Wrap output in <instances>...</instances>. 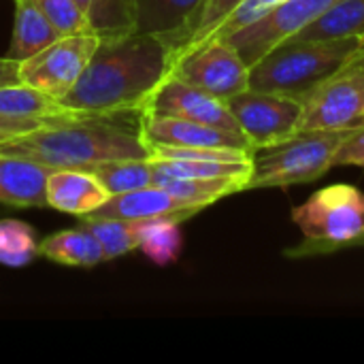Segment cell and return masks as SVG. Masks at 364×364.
I'll use <instances>...</instances> for the list:
<instances>
[{
  "mask_svg": "<svg viewBox=\"0 0 364 364\" xmlns=\"http://www.w3.org/2000/svg\"><path fill=\"white\" fill-rule=\"evenodd\" d=\"M363 47V38H286L250 66V87L305 98L341 70Z\"/></svg>",
  "mask_w": 364,
  "mask_h": 364,
  "instance_id": "3957f363",
  "label": "cell"
},
{
  "mask_svg": "<svg viewBox=\"0 0 364 364\" xmlns=\"http://www.w3.org/2000/svg\"><path fill=\"white\" fill-rule=\"evenodd\" d=\"M38 254L55 264L77 269H92L105 262L102 247L83 224L45 237L38 245Z\"/></svg>",
  "mask_w": 364,
  "mask_h": 364,
  "instance_id": "ac0fdd59",
  "label": "cell"
},
{
  "mask_svg": "<svg viewBox=\"0 0 364 364\" xmlns=\"http://www.w3.org/2000/svg\"><path fill=\"white\" fill-rule=\"evenodd\" d=\"M290 38L328 41V38H363L364 41V0H337L316 21Z\"/></svg>",
  "mask_w": 364,
  "mask_h": 364,
  "instance_id": "ffe728a7",
  "label": "cell"
},
{
  "mask_svg": "<svg viewBox=\"0 0 364 364\" xmlns=\"http://www.w3.org/2000/svg\"><path fill=\"white\" fill-rule=\"evenodd\" d=\"M333 166H363L364 168V124L350 130L339 145Z\"/></svg>",
  "mask_w": 364,
  "mask_h": 364,
  "instance_id": "f546056e",
  "label": "cell"
},
{
  "mask_svg": "<svg viewBox=\"0 0 364 364\" xmlns=\"http://www.w3.org/2000/svg\"><path fill=\"white\" fill-rule=\"evenodd\" d=\"M205 207L173 196L164 188L151 183L141 190L113 194L96 211L85 218H117V220H149V218H175L179 222L190 220Z\"/></svg>",
  "mask_w": 364,
  "mask_h": 364,
  "instance_id": "4fadbf2b",
  "label": "cell"
},
{
  "mask_svg": "<svg viewBox=\"0 0 364 364\" xmlns=\"http://www.w3.org/2000/svg\"><path fill=\"white\" fill-rule=\"evenodd\" d=\"M109 196L98 177L85 168H53L45 183L47 207L77 218L90 215L107 203Z\"/></svg>",
  "mask_w": 364,
  "mask_h": 364,
  "instance_id": "9a60e30c",
  "label": "cell"
},
{
  "mask_svg": "<svg viewBox=\"0 0 364 364\" xmlns=\"http://www.w3.org/2000/svg\"><path fill=\"white\" fill-rule=\"evenodd\" d=\"M105 254V262L139 250V220L117 218H81Z\"/></svg>",
  "mask_w": 364,
  "mask_h": 364,
  "instance_id": "603a6c76",
  "label": "cell"
},
{
  "mask_svg": "<svg viewBox=\"0 0 364 364\" xmlns=\"http://www.w3.org/2000/svg\"><path fill=\"white\" fill-rule=\"evenodd\" d=\"M75 2H77V4H79V6H81V9H83V11H85V13H87V11H90V6H92V2H94V0H75Z\"/></svg>",
  "mask_w": 364,
  "mask_h": 364,
  "instance_id": "836d02e7",
  "label": "cell"
},
{
  "mask_svg": "<svg viewBox=\"0 0 364 364\" xmlns=\"http://www.w3.org/2000/svg\"><path fill=\"white\" fill-rule=\"evenodd\" d=\"M363 45H364V41H363Z\"/></svg>",
  "mask_w": 364,
  "mask_h": 364,
  "instance_id": "d590c367",
  "label": "cell"
},
{
  "mask_svg": "<svg viewBox=\"0 0 364 364\" xmlns=\"http://www.w3.org/2000/svg\"><path fill=\"white\" fill-rule=\"evenodd\" d=\"M203 0H134V32L162 38L175 53L190 41Z\"/></svg>",
  "mask_w": 364,
  "mask_h": 364,
  "instance_id": "5bb4252c",
  "label": "cell"
},
{
  "mask_svg": "<svg viewBox=\"0 0 364 364\" xmlns=\"http://www.w3.org/2000/svg\"><path fill=\"white\" fill-rule=\"evenodd\" d=\"M301 130H354L364 124V68L348 62L305 98Z\"/></svg>",
  "mask_w": 364,
  "mask_h": 364,
  "instance_id": "9c48e42d",
  "label": "cell"
},
{
  "mask_svg": "<svg viewBox=\"0 0 364 364\" xmlns=\"http://www.w3.org/2000/svg\"><path fill=\"white\" fill-rule=\"evenodd\" d=\"M143 111L183 117V119L200 122L207 126L241 132L230 109H228V105H226V100H222V98H218V96H213V94L196 87V85H190L171 73L154 90V94L149 96Z\"/></svg>",
  "mask_w": 364,
  "mask_h": 364,
  "instance_id": "7c38bea8",
  "label": "cell"
},
{
  "mask_svg": "<svg viewBox=\"0 0 364 364\" xmlns=\"http://www.w3.org/2000/svg\"><path fill=\"white\" fill-rule=\"evenodd\" d=\"M13 83H21L19 81V62L9 60L4 55V58H0V87L13 85Z\"/></svg>",
  "mask_w": 364,
  "mask_h": 364,
  "instance_id": "1f68e13d",
  "label": "cell"
},
{
  "mask_svg": "<svg viewBox=\"0 0 364 364\" xmlns=\"http://www.w3.org/2000/svg\"><path fill=\"white\" fill-rule=\"evenodd\" d=\"M252 151L282 143L303 126L305 105L296 96L247 87L226 100Z\"/></svg>",
  "mask_w": 364,
  "mask_h": 364,
  "instance_id": "8992f818",
  "label": "cell"
},
{
  "mask_svg": "<svg viewBox=\"0 0 364 364\" xmlns=\"http://www.w3.org/2000/svg\"><path fill=\"white\" fill-rule=\"evenodd\" d=\"M49 122H45V119H17V117H2L0 115V143H4V141H9L13 136L34 132V130H38V128H43Z\"/></svg>",
  "mask_w": 364,
  "mask_h": 364,
  "instance_id": "4dcf8cb0",
  "label": "cell"
},
{
  "mask_svg": "<svg viewBox=\"0 0 364 364\" xmlns=\"http://www.w3.org/2000/svg\"><path fill=\"white\" fill-rule=\"evenodd\" d=\"M284 0H243L222 23H220V28L211 34V36H220V38H224V36H228V34H232V32H237V30H241V28H245V26H250V23H254L256 19H260V17H264L267 13H271L275 6H279ZM209 36V38H211Z\"/></svg>",
  "mask_w": 364,
  "mask_h": 364,
  "instance_id": "f1b7e54d",
  "label": "cell"
},
{
  "mask_svg": "<svg viewBox=\"0 0 364 364\" xmlns=\"http://www.w3.org/2000/svg\"><path fill=\"white\" fill-rule=\"evenodd\" d=\"M171 75L222 100L250 87L247 62L226 38L220 36H211L179 51L173 58Z\"/></svg>",
  "mask_w": 364,
  "mask_h": 364,
  "instance_id": "52a82bcc",
  "label": "cell"
},
{
  "mask_svg": "<svg viewBox=\"0 0 364 364\" xmlns=\"http://www.w3.org/2000/svg\"><path fill=\"white\" fill-rule=\"evenodd\" d=\"M139 134L147 147L164 145V147H207V149L252 151L247 139L241 132L207 126L183 117L160 115L151 111L139 113Z\"/></svg>",
  "mask_w": 364,
  "mask_h": 364,
  "instance_id": "8fae6325",
  "label": "cell"
},
{
  "mask_svg": "<svg viewBox=\"0 0 364 364\" xmlns=\"http://www.w3.org/2000/svg\"><path fill=\"white\" fill-rule=\"evenodd\" d=\"M51 171L28 158L0 154V203L9 207H47L45 183Z\"/></svg>",
  "mask_w": 364,
  "mask_h": 364,
  "instance_id": "2e32d148",
  "label": "cell"
},
{
  "mask_svg": "<svg viewBox=\"0 0 364 364\" xmlns=\"http://www.w3.org/2000/svg\"><path fill=\"white\" fill-rule=\"evenodd\" d=\"M350 247H364V235L363 237H358V239H356V241H354Z\"/></svg>",
  "mask_w": 364,
  "mask_h": 364,
  "instance_id": "e575fe53",
  "label": "cell"
},
{
  "mask_svg": "<svg viewBox=\"0 0 364 364\" xmlns=\"http://www.w3.org/2000/svg\"><path fill=\"white\" fill-rule=\"evenodd\" d=\"M98 41L94 32L60 36L32 58L19 62V81L60 102L77 85Z\"/></svg>",
  "mask_w": 364,
  "mask_h": 364,
  "instance_id": "ba28073f",
  "label": "cell"
},
{
  "mask_svg": "<svg viewBox=\"0 0 364 364\" xmlns=\"http://www.w3.org/2000/svg\"><path fill=\"white\" fill-rule=\"evenodd\" d=\"M34 2L62 36L94 32L87 13L75 0H34Z\"/></svg>",
  "mask_w": 364,
  "mask_h": 364,
  "instance_id": "4316f807",
  "label": "cell"
},
{
  "mask_svg": "<svg viewBox=\"0 0 364 364\" xmlns=\"http://www.w3.org/2000/svg\"><path fill=\"white\" fill-rule=\"evenodd\" d=\"M175 51L158 36L128 32L100 38L77 85L60 100L75 115L141 113L171 73Z\"/></svg>",
  "mask_w": 364,
  "mask_h": 364,
  "instance_id": "6da1fadb",
  "label": "cell"
},
{
  "mask_svg": "<svg viewBox=\"0 0 364 364\" xmlns=\"http://www.w3.org/2000/svg\"><path fill=\"white\" fill-rule=\"evenodd\" d=\"M181 222L175 218L139 220V250L158 267L177 262L183 250Z\"/></svg>",
  "mask_w": 364,
  "mask_h": 364,
  "instance_id": "7402d4cb",
  "label": "cell"
},
{
  "mask_svg": "<svg viewBox=\"0 0 364 364\" xmlns=\"http://www.w3.org/2000/svg\"><path fill=\"white\" fill-rule=\"evenodd\" d=\"M0 115L17 119H60L73 117L75 113L62 107L55 98L38 92L26 83H13L0 87Z\"/></svg>",
  "mask_w": 364,
  "mask_h": 364,
  "instance_id": "44dd1931",
  "label": "cell"
},
{
  "mask_svg": "<svg viewBox=\"0 0 364 364\" xmlns=\"http://www.w3.org/2000/svg\"><path fill=\"white\" fill-rule=\"evenodd\" d=\"M87 17L98 38L134 32V0H94Z\"/></svg>",
  "mask_w": 364,
  "mask_h": 364,
  "instance_id": "484cf974",
  "label": "cell"
},
{
  "mask_svg": "<svg viewBox=\"0 0 364 364\" xmlns=\"http://www.w3.org/2000/svg\"><path fill=\"white\" fill-rule=\"evenodd\" d=\"M292 222L305 241L286 256L305 258L346 250L364 235V192L350 183L326 186L292 209Z\"/></svg>",
  "mask_w": 364,
  "mask_h": 364,
  "instance_id": "277c9868",
  "label": "cell"
},
{
  "mask_svg": "<svg viewBox=\"0 0 364 364\" xmlns=\"http://www.w3.org/2000/svg\"><path fill=\"white\" fill-rule=\"evenodd\" d=\"M350 62H352V64H356V66H360V68H364V45L360 47V51H358Z\"/></svg>",
  "mask_w": 364,
  "mask_h": 364,
  "instance_id": "d6a6232c",
  "label": "cell"
},
{
  "mask_svg": "<svg viewBox=\"0 0 364 364\" xmlns=\"http://www.w3.org/2000/svg\"><path fill=\"white\" fill-rule=\"evenodd\" d=\"M154 183L164 188L173 196H179V198L190 200V203H196V205H200L205 209L209 205L230 196V194H239V192L245 190V183L239 181V179H226V177H218V179L179 177V175H171V173L158 168L156 164H154Z\"/></svg>",
  "mask_w": 364,
  "mask_h": 364,
  "instance_id": "d6986e66",
  "label": "cell"
},
{
  "mask_svg": "<svg viewBox=\"0 0 364 364\" xmlns=\"http://www.w3.org/2000/svg\"><path fill=\"white\" fill-rule=\"evenodd\" d=\"M350 130H299L282 143L252 154L247 190L311 183L333 168L335 154Z\"/></svg>",
  "mask_w": 364,
  "mask_h": 364,
  "instance_id": "5b68a950",
  "label": "cell"
},
{
  "mask_svg": "<svg viewBox=\"0 0 364 364\" xmlns=\"http://www.w3.org/2000/svg\"><path fill=\"white\" fill-rule=\"evenodd\" d=\"M38 235L36 230L15 218L0 220V264L9 269L28 267L38 254Z\"/></svg>",
  "mask_w": 364,
  "mask_h": 364,
  "instance_id": "d4e9b609",
  "label": "cell"
},
{
  "mask_svg": "<svg viewBox=\"0 0 364 364\" xmlns=\"http://www.w3.org/2000/svg\"><path fill=\"white\" fill-rule=\"evenodd\" d=\"M15 2V19L11 45L6 51L9 60L23 62L58 41L62 34L47 19V15L38 9L34 0H13Z\"/></svg>",
  "mask_w": 364,
  "mask_h": 364,
  "instance_id": "e0dca14e",
  "label": "cell"
},
{
  "mask_svg": "<svg viewBox=\"0 0 364 364\" xmlns=\"http://www.w3.org/2000/svg\"><path fill=\"white\" fill-rule=\"evenodd\" d=\"M337 0H284L264 17L224 38L241 53L247 66H252L275 45L284 43L316 21Z\"/></svg>",
  "mask_w": 364,
  "mask_h": 364,
  "instance_id": "30bf717a",
  "label": "cell"
},
{
  "mask_svg": "<svg viewBox=\"0 0 364 364\" xmlns=\"http://www.w3.org/2000/svg\"><path fill=\"white\" fill-rule=\"evenodd\" d=\"M117 117L73 115L0 143V154L19 156L49 168H85L128 158H149V149L136 126H126Z\"/></svg>",
  "mask_w": 364,
  "mask_h": 364,
  "instance_id": "7a4b0ae2",
  "label": "cell"
},
{
  "mask_svg": "<svg viewBox=\"0 0 364 364\" xmlns=\"http://www.w3.org/2000/svg\"><path fill=\"white\" fill-rule=\"evenodd\" d=\"M243 0H203L200 9H198V15H196V21H194V28H192V34H190V41L186 43L183 49L192 47V45H198L203 41H207L218 28L220 23L241 4ZM181 49V51H183ZM177 55V53H175Z\"/></svg>",
  "mask_w": 364,
  "mask_h": 364,
  "instance_id": "83f0119b",
  "label": "cell"
},
{
  "mask_svg": "<svg viewBox=\"0 0 364 364\" xmlns=\"http://www.w3.org/2000/svg\"><path fill=\"white\" fill-rule=\"evenodd\" d=\"M98 181L107 188V192L124 194L132 190H141L154 183V164L149 158H128V160H113L92 168Z\"/></svg>",
  "mask_w": 364,
  "mask_h": 364,
  "instance_id": "cb8c5ba5",
  "label": "cell"
}]
</instances>
